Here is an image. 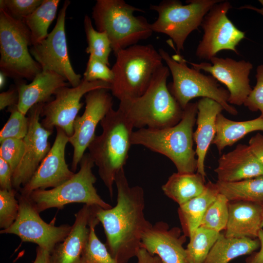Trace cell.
I'll use <instances>...</instances> for the list:
<instances>
[{
  "label": "cell",
  "instance_id": "46",
  "mask_svg": "<svg viewBox=\"0 0 263 263\" xmlns=\"http://www.w3.org/2000/svg\"><path fill=\"white\" fill-rule=\"evenodd\" d=\"M50 253L48 249L38 246L36 258L33 263H49Z\"/></svg>",
  "mask_w": 263,
  "mask_h": 263
},
{
  "label": "cell",
  "instance_id": "34",
  "mask_svg": "<svg viewBox=\"0 0 263 263\" xmlns=\"http://www.w3.org/2000/svg\"><path fill=\"white\" fill-rule=\"evenodd\" d=\"M229 200L221 193L209 206L199 226L221 232L225 230L228 219Z\"/></svg>",
  "mask_w": 263,
  "mask_h": 263
},
{
  "label": "cell",
  "instance_id": "47",
  "mask_svg": "<svg viewBox=\"0 0 263 263\" xmlns=\"http://www.w3.org/2000/svg\"><path fill=\"white\" fill-rule=\"evenodd\" d=\"M239 9H247L255 11L258 13L260 14L263 16V7L261 8H258L250 5H245L240 7Z\"/></svg>",
  "mask_w": 263,
  "mask_h": 263
},
{
  "label": "cell",
  "instance_id": "13",
  "mask_svg": "<svg viewBox=\"0 0 263 263\" xmlns=\"http://www.w3.org/2000/svg\"><path fill=\"white\" fill-rule=\"evenodd\" d=\"M100 89L110 90L111 84L101 80L89 82L82 79L76 87L60 88L55 94V98L43 106L42 126L52 131L54 128H60L71 137L75 121L83 105L80 102L81 98L89 92Z\"/></svg>",
  "mask_w": 263,
  "mask_h": 263
},
{
  "label": "cell",
  "instance_id": "26",
  "mask_svg": "<svg viewBox=\"0 0 263 263\" xmlns=\"http://www.w3.org/2000/svg\"><path fill=\"white\" fill-rule=\"evenodd\" d=\"M263 131V118L260 116L251 120L235 121L219 113L216 120V134L212 142L221 153L226 147H231L248 133Z\"/></svg>",
  "mask_w": 263,
  "mask_h": 263
},
{
  "label": "cell",
  "instance_id": "6",
  "mask_svg": "<svg viewBox=\"0 0 263 263\" xmlns=\"http://www.w3.org/2000/svg\"><path fill=\"white\" fill-rule=\"evenodd\" d=\"M142 9L123 0H97L92 13L96 30L105 32L115 55L119 51L151 36L150 23L143 16H135Z\"/></svg>",
  "mask_w": 263,
  "mask_h": 263
},
{
  "label": "cell",
  "instance_id": "39",
  "mask_svg": "<svg viewBox=\"0 0 263 263\" xmlns=\"http://www.w3.org/2000/svg\"><path fill=\"white\" fill-rule=\"evenodd\" d=\"M113 74L109 66L94 56L90 55L83 79L87 81L101 80L111 84Z\"/></svg>",
  "mask_w": 263,
  "mask_h": 263
},
{
  "label": "cell",
  "instance_id": "45",
  "mask_svg": "<svg viewBox=\"0 0 263 263\" xmlns=\"http://www.w3.org/2000/svg\"><path fill=\"white\" fill-rule=\"evenodd\" d=\"M258 238L260 243V250L254 252L246 259V263H263V229L260 230Z\"/></svg>",
  "mask_w": 263,
  "mask_h": 263
},
{
  "label": "cell",
  "instance_id": "11",
  "mask_svg": "<svg viewBox=\"0 0 263 263\" xmlns=\"http://www.w3.org/2000/svg\"><path fill=\"white\" fill-rule=\"evenodd\" d=\"M70 4L64 1L58 14L56 25L41 41L32 45L30 53L43 71H52L64 77L73 87L81 82V76L76 74L71 63L65 33L66 11Z\"/></svg>",
  "mask_w": 263,
  "mask_h": 263
},
{
  "label": "cell",
  "instance_id": "29",
  "mask_svg": "<svg viewBox=\"0 0 263 263\" xmlns=\"http://www.w3.org/2000/svg\"><path fill=\"white\" fill-rule=\"evenodd\" d=\"M219 192L229 202L263 203V175L236 182L215 183Z\"/></svg>",
  "mask_w": 263,
  "mask_h": 263
},
{
  "label": "cell",
  "instance_id": "8",
  "mask_svg": "<svg viewBox=\"0 0 263 263\" xmlns=\"http://www.w3.org/2000/svg\"><path fill=\"white\" fill-rule=\"evenodd\" d=\"M79 165V170L58 187L48 190L37 189L25 195L39 213L51 208L61 209L75 203L104 209L112 207L101 198L94 186L96 181L93 172L94 163L89 153L84 154Z\"/></svg>",
  "mask_w": 263,
  "mask_h": 263
},
{
  "label": "cell",
  "instance_id": "16",
  "mask_svg": "<svg viewBox=\"0 0 263 263\" xmlns=\"http://www.w3.org/2000/svg\"><path fill=\"white\" fill-rule=\"evenodd\" d=\"M44 104H36L28 112L29 129L24 138V153L12 176L13 187L17 191L31 178L51 148L48 139L53 131L44 128L39 121Z\"/></svg>",
  "mask_w": 263,
  "mask_h": 263
},
{
  "label": "cell",
  "instance_id": "38",
  "mask_svg": "<svg viewBox=\"0 0 263 263\" xmlns=\"http://www.w3.org/2000/svg\"><path fill=\"white\" fill-rule=\"evenodd\" d=\"M43 0H0V9H3L13 19L22 21L33 12Z\"/></svg>",
  "mask_w": 263,
  "mask_h": 263
},
{
  "label": "cell",
  "instance_id": "20",
  "mask_svg": "<svg viewBox=\"0 0 263 263\" xmlns=\"http://www.w3.org/2000/svg\"><path fill=\"white\" fill-rule=\"evenodd\" d=\"M93 214L94 207L84 205L75 214L69 234L51 252L49 263H81L89 237V224Z\"/></svg>",
  "mask_w": 263,
  "mask_h": 263
},
{
  "label": "cell",
  "instance_id": "14",
  "mask_svg": "<svg viewBox=\"0 0 263 263\" xmlns=\"http://www.w3.org/2000/svg\"><path fill=\"white\" fill-rule=\"evenodd\" d=\"M18 200L19 211L16 220L9 227L1 229L0 233L15 234L22 242L36 244L51 252L68 235L72 226L63 225L56 226L52 223L47 224L40 217L27 196L19 194Z\"/></svg>",
  "mask_w": 263,
  "mask_h": 263
},
{
  "label": "cell",
  "instance_id": "33",
  "mask_svg": "<svg viewBox=\"0 0 263 263\" xmlns=\"http://www.w3.org/2000/svg\"><path fill=\"white\" fill-rule=\"evenodd\" d=\"M99 223L94 206V214L89 224V237L82 253L81 263H118L112 257L106 244L102 243L96 234L95 228Z\"/></svg>",
  "mask_w": 263,
  "mask_h": 263
},
{
  "label": "cell",
  "instance_id": "31",
  "mask_svg": "<svg viewBox=\"0 0 263 263\" xmlns=\"http://www.w3.org/2000/svg\"><path fill=\"white\" fill-rule=\"evenodd\" d=\"M221 232L199 226L189 238L186 248L189 263H203Z\"/></svg>",
  "mask_w": 263,
  "mask_h": 263
},
{
  "label": "cell",
  "instance_id": "25",
  "mask_svg": "<svg viewBox=\"0 0 263 263\" xmlns=\"http://www.w3.org/2000/svg\"><path fill=\"white\" fill-rule=\"evenodd\" d=\"M219 193L216 183L208 181L202 193L179 206L177 211L182 231L187 237L189 238L199 227L206 210Z\"/></svg>",
  "mask_w": 263,
  "mask_h": 263
},
{
  "label": "cell",
  "instance_id": "21",
  "mask_svg": "<svg viewBox=\"0 0 263 263\" xmlns=\"http://www.w3.org/2000/svg\"><path fill=\"white\" fill-rule=\"evenodd\" d=\"M214 172L217 181L232 182L263 175V165L245 144L221 155Z\"/></svg>",
  "mask_w": 263,
  "mask_h": 263
},
{
  "label": "cell",
  "instance_id": "10",
  "mask_svg": "<svg viewBox=\"0 0 263 263\" xmlns=\"http://www.w3.org/2000/svg\"><path fill=\"white\" fill-rule=\"evenodd\" d=\"M221 0H190L183 5L177 0H166L150 9L158 13L156 20L150 23L153 32L168 35L174 43L177 54L184 50L188 35L198 29L210 9Z\"/></svg>",
  "mask_w": 263,
  "mask_h": 263
},
{
  "label": "cell",
  "instance_id": "30",
  "mask_svg": "<svg viewBox=\"0 0 263 263\" xmlns=\"http://www.w3.org/2000/svg\"><path fill=\"white\" fill-rule=\"evenodd\" d=\"M59 0H43L41 4L22 21L29 29L32 45L45 39L56 18Z\"/></svg>",
  "mask_w": 263,
  "mask_h": 263
},
{
  "label": "cell",
  "instance_id": "43",
  "mask_svg": "<svg viewBox=\"0 0 263 263\" xmlns=\"http://www.w3.org/2000/svg\"><path fill=\"white\" fill-rule=\"evenodd\" d=\"M248 147L255 157L263 165V134L258 132L248 142Z\"/></svg>",
  "mask_w": 263,
  "mask_h": 263
},
{
  "label": "cell",
  "instance_id": "44",
  "mask_svg": "<svg viewBox=\"0 0 263 263\" xmlns=\"http://www.w3.org/2000/svg\"><path fill=\"white\" fill-rule=\"evenodd\" d=\"M136 257L137 259V263H162L157 256L150 254L143 248L140 249Z\"/></svg>",
  "mask_w": 263,
  "mask_h": 263
},
{
  "label": "cell",
  "instance_id": "28",
  "mask_svg": "<svg viewBox=\"0 0 263 263\" xmlns=\"http://www.w3.org/2000/svg\"><path fill=\"white\" fill-rule=\"evenodd\" d=\"M206 187L205 178L199 173L177 172L169 177L162 189L167 197L180 206L200 195Z\"/></svg>",
  "mask_w": 263,
  "mask_h": 263
},
{
  "label": "cell",
  "instance_id": "35",
  "mask_svg": "<svg viewBox=\"0 0 263 263\" xmlns=\"http://www.w3.org/2000/svg\"><path fill=\"white\" fill-rule=\"evenodd\" d=\"M10 117L0 132V142L7 138L24 139L29 129V119L17 105L8 107Z\"/></svg>",
  "mask_w": 263,
  "mask_h": 263
},
{
  "label": "cell",
  "instance_id": "23",
  "mask_svg": "<svg viewBox=\"0 0 263 263\" xmlns=\"http://www.w3.org/2000/svg\"><path fill=\"white\" fill-rule=\"evenodd\" d=\"M197 102V128L193 132V140L196 145L197 172L205 178V161L216 134V118L224 109L218 102L208 98L203 97Z\"/></svg>",
  "mask_w": 263,
  "mask_h": 263
},
{
  "label": "cell",
  "instance_id": "41",
  "mask_svg": "<svg viewBox=\"0 0 263 263\" xmlns=\"http://www.w3.org/2000/svg\"><path fill=\"white\" fill-rule=\"evenodd\" d=\"M13 171L8 164L0 158V189L11 190L12 184Z\"/></svg>",
  "mask_w": 263,
  "mask_h": 263
},
{
  "label": "cell",
  "instance_id": "24",
  "mask_svg": "<svg viewBox=\"0 0 263 263\" xmlns=\"http://www.w3.org/2000/svg\"><path fill=\"white\" fill-rule=\"evenodd\" d=\"M262 208L261 204L231 201L228 205V219L225 235L229 238H258L262 229Z\"/></svg>",
  "mask_w": 263,
  "mask_h": 263
},
{
  "label": "cell",
  "instance_id": "22",
  "mask_svg": "<svg viewBox=\"0 0 263 263\" xmlns=\"http://www.w3.org/2000/svg\"><path fill=\"white\" fill-rule=\"evenodd\" d=\"M61 75L52 71L38 73L29 84L22 82L17 84L19 93L17 104L19 110L26 115L34 105L46 103L52 99V95L60 88L70 85Z\"/></svg>",
  "mask_w": 263,
  "mask_h": 263
},
{
  "label": "cell",
  "instance_id": "1",
  "mask_svg": "<svg viewBox=\"0 0 263 263\" xmlns=\"http://www.w3.org/2000/svg\"><path fill=\"white\" fill-rule=\"evenodd\" d=\"M116 205L109 209L94 206L95 214L103 227L106 245L118 263H127L141 248L144 233L152 225L145 216V193L139 186L131 187L124 169L116 175Z\"/></svg>",
  "mask_w": 263,
  "mask_h": 263
},
{
  "label": "cell",
  "instance_id": "17",
  "mask_svg": "<svg viewBox=\"0 0 263 263\" xmlns=\"http://www.w3.org/2000/svg\"><path fill=\"white\" fill-rule=\"evenodd\" d=\"M210 61L211 63L187 62L197 70L209 73L218 81L224 84L229 94V104H244L252 90L249 75L253 68L252 64L244 60L236 61L228 57L214 56Z\"/></svg>",
  "mask_w": 263,
  "mask_h": 263
},
{
  "label": "cell",
  "instance_id": "12",
  "mask_svg": "<svg viewBox=\"0 0 263 263\" xmlns=\"http://www.w3.org/2000/svg\"><path fill=\"white\" fill-rule=\"evenodd\" d=\"M232 7L229 1L222 0L205 15L201 25L204 33L196 51L198 58L210 60L224 50L238 54L236 46L245 38V33L227 18V13Z\"/></svg>",
  "mask_w": 263,
  "mask_h": 263
},
{
  "label": "cell",
  "instance_id": "9",
  "mask_svg": "<svg viewBox=\"0 0 263 263\" xmlns=\"http://www.w3.org/2000/svg\"><path fill=\"white\" fill-rule=\"evenodd\" d=\"M32 45L31 33L22 21L0 9V69L6 76L33 80L42 71L28 47Z\"/></svg>",
  "mask_w": 263,
  "mask_h": 263
},
{
  "label": "cell",
  "instance_id": "49",
  "mask_svg": "<svg viewBox=\"0 0 263 263\" xmlns=\"http://www.w3.org/2000/svg\"><path fill=\"white\" fill-rule=\"evenodd\" d=\"M262 208V228H263V203L261 204Z\"/></svg>",
  "mask_w": 263,
  "mask_h": 263
},
{
  "label": "cell",
  "instance_id": "15",
  "mask_svg": "<svg viewBox=\"0 0 263 263\" xmlns=\"http://www.w3.org/2000/svg\"><path fill=\"white\" fill-rule=\"evenodd\" d=\"M107 89L91 91L85 96V108L81 116L74 122V132L69 142L74 148L71 170L75 172L85 150L95 136L97 126L113 108V100Z\"/></svg>",
  "mask_w": 263,
  "mask_h": 263
},
{
  "label": "cell",
  "instance_id": "37",
  "mask_svg": "<svg viewBox=\"0 0 263 263\" xmlns=\"http://www.w3.org/2000/svg\"><path fill=\"white\" fill-rule=\"evenodd\" d=\"M0 143V158L8 164L14 172L20 162L24 153V140L7 138Z\"/></svg>",
  "mask_w": 263,
  "mask_h": 263
},
{
  "label": "cell",
  "instance_id": "50",
  "mask_svg": "<svg viewBox=\"0 0 263 263\" xmlns=\"http://www.w3.org/2000/svg\"><path fill=\"white\" fill-rule=\"evenodd\" d=\"M259 1L262 4L263 7V0H259Z\"/></svg>",
  "mask_w": 263,
  "mask_h": 263
},
{
  "label": "cell",
  "instance_id": "5",
  "mask_svg": "<svg viewBox=\"0 0 263 263\" xmlns=\"http://www.w3.org/2000/svg\"><path fill=\"white\" fill-rule=\"evenodd\" d=\"M112 70L110 90L119 101L142 95L163 64L159 52L151 44H135L119 51Z\"/></svg>",
  "mask_w": 263,
  "mask_h": 263
},
{
  "label": "cell",
  "instance_id": "3",
  "mask_svg": "<svg viewBox=\"0 0 263 263\" xmlns=\"http://www.w3.org/2000/svg\"><path fill=\"white\" fill-rule=\"evenodd\" d=\"M100 123L102 133L95 136L88 149L112 199L116 175L124 169L128 158L134 127L118 108H112Z\"/></svg>",
  "mask_w": 263,
  "mask_h": 263
},
{
  "label": "cell",
  "instance_id": "19",
  "mask_svg": "<svg viewBox=\"0 0 263 263\" xmlns=\"http://www.w3.org/2000/svg\"><path fill=\"white\" fill-rule=\"evenodd\" d=\"M182 232L165 222H157L143 234L141 248L157 256L162 263H189L183 246L187 237Z\"/></svg>",
  "mask_w": 263,
  "mask_h": 263
},
{
  "label": "cell",
  "instance_id": "4",
  "mask_svg": "<svg viewBox=\"0 0 263 263\" xmlns=\"http://www.w3.org/2000/svg\"><path fill=\"white\" fill-rule=\"evenodd\" d=\"M169 75V68L163 65L156 72L142 95L120 101L118 109L134 128L163 129L173 126L181 120L183 110L167 84Z\"/></svg>",
  "mask_w": 263,
  "mask_h": 263
},
{
  "label": "cell",
  "instance_id": "18",
  "mask_svg": "<svg viewBox=\"0 0 263 263\" xmlns=\"http://www.w3.org/2000/svg\"><path fill=\"white\" fill-rule=\"evenodd\" d=\"M53 146L29 181L19 190L28 195L37 189L56 188L71 179L75 174L68 168L65 159V149L69 136L60 128Z\"/></svg>",
  "mask_w": 263,
  "mask_h": 263
},
{
  "label": "cell",
  "instance_id": "40",
  "mask_svg": "<svg viewBox=\"0 0 263 263\" xmlns=\"http://www.w3.org/2000/svg\"><path fill=\"white\" fill-rule=\"evenodd\" d=\"M256 84L254 87L244 105L252 112L260 111V116L263 118V65L256 69Z\"/></svg>",
  "mask_w": 263,
  "mask_h": 263
},
{
  "label": "cell",
  "instance_id": "36",
  "mask_svg": "<svg viewBox=\"0 0 263 263\" xmlns=\"http://www.w3.org/2000/svg\"><path fill=\"white\" fill-rule=\"evenodd\" d=\"M17 190H0V227H9L16 220L19 211V203L16 198Z\"/></svg>",
  "mask_w": 263,
  "mask_h": 263
},
{
  "label": "cell",
  "instance_id": "2",
  "mask_svg": "<svg viewBox=\"0 0 263 263\" xmlns=\"http://www.w3.org/2000/svg\"><path fill=\"white\" fill-rule=\"evenodd\" d=\"M197 111V102H189L177 124L163 129L142 128L133 131L132 144L142 146L166 156L178 172L194 173L197 171V160L193 148V127Z\"/></svg>",
  "mask_w": 263,
  "mask_h": 263
},
{
  "label": "cell",
  "instance_id": "7",
  "mask_svg": "<svg viewBox=\"0 0 263 263\" xmlns=\"http://www.w3.org/2000/svg\"><path fill=\"white\" fill-rule=\"evenodd\" d=\"M158 51L172 76L169 89L183 110L193 98L202 97L216 101L228 113L237 114V110L228 102V90L221 87L214 77L188 67L187 60L179 54L170 56L163 49Z\"/></svg>",
  "mask_w": 263,
  "mask_h": 263
},
{
  "label": "cell",
  "instance_id": "32",
  "mask_svg": "<svg viewBox=\"0 0 263 263\" xmlns=\"http://www.w3.org/2000/svg\"><path fill=\"white\" fill-rule=\"evenodd\" d=\"M84 28L88 44L86 53L110 66L109 56L113 50L107 34L95 30L87 15L84 18Z\"/></svg>",
  "mask_w": 263,
  "mask_h": 263
},
{
  "label": "cell",
  "instance_id": "42",
  "mask_svg": "<svg viewBox=\"0 0 263 263\" xmlns=\"http://www.w3.org/2000/svg\"><path fill=\"white\" fill-rule=\"evenodd\" d=\"M18 101L19 93L17 87H11L7 91L0 94V110L17 105Z\"/></svg>",
  "mask_w": 263,
  "mask_h": 263
},
{
  "label": "cell",
  "instance_id": "27",
  "mask_svg": "<svg viewBox=\"0 0 263 263\" xmlns=\"http://www.w3.org/2000/svg\"><path fill=\"white\" fill-rule=\"evenodd\" d=\"M260 247L258 238H229L221 233L203 263H228L240 256L252 254Z\"/></svg>",
  "mask_w": 263,
  "mask_h": 263
},
{
  "label": "cell",
  "instance_id": "48",
  "mask_svg": "<svg viewBox=\"0 0 263 263\" xmlns=\"http://www.w3.org/2000/svg\"><path fill=\"white\" fill-rule=\"evenodd\" d=\"M7 76L1 72L0 73V88L2 89L4 86Z\"/></svg>",
  "mask_w": 263,
  "mask_h": 263
}]
</instances>
